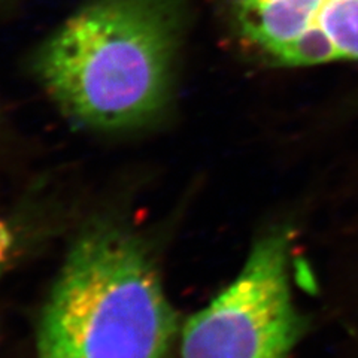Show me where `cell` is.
Returning a JSON list of instances; mask_svg holds the SVG:
<instances>
[{"label": "cell", "mask_w": 358, "mask_h": 358, "mask_svg": "<svg viewBox=\"0 0 358 358\" xmlns=\"http://www.w3.org/2000/svg\"><path fill=\"white\" fill-rule=\"evenodd\" d=\"M182 0H85L30 57V71L75 124L142 127L169 106L184 39Z\"/></svg>", "instance_id": "obj_1"}, {"label": "cell", "mask_w": 358, "mask_h": 358, "mask_svg": "<svg viewBox=\"0 0 358 358\" xmlns=\"http://www.w3.org/2000/svg\"><path fill=\"white\" fill-rule=\"evenodd\" d=\"M178 317L142 243L118 229L76 241L43 308L38 354L167 358Z\"/></svg>", "instance_id": "obj_2"}, {"label": "cell", "mask_w": 358, "mask_h": 358, "mask_svg": "<svg viewBox=\"0 0 358 358\" xmlns=\"http://www.w3.org/2000/svg\"><path fill=\"white\" fill-rule=\"evenodd\" d=\"M289 263L288 230L264 234L236 279L187 320L179 358H289L303 330Z\"/></svg>", "instance_id": "obj_3"}, {"label": "cell", "mask_w": 358, "mask_h": 358, "mask_svg": "<svg viewBox=\"0 0 358 358\" xmlns=\"http://www.w3.org/2000/svg\"><path fill=\"white\" fill-rule=\"evenodd\" d=\"M238 39L279 66L358 62V0H226Z\"/></svg>", "instance_id": "obj_4"}, {"label": "cell", "mask_w": 358, "mask_h": 358, "mask_svg": "<svg viewBox=\"0 0 358 358\" xmlns=\"http://www.w3.org/2000/svg\"><path fill=\"white\" fill-rule=\"evenodd\" d=\"M13 243H14L13 231H10L6 222L0 221V266L6 262Z\"/></svg>", "instance_id": "obj_5"}, {"label": "cell", "mask_w": 358, "mask_h": 358, "mask_svg": "<svg viewBox=\"0 0 358 358\" xmlns=\"http://www.w3.org/2000/svg\"><path fill=\"white\" fill-rule=\"evenodd\" d=\"M38 358H71V357L57 355V354H38Z\"/></svg>", "instance_id": "obj_6"}]
</instances>
